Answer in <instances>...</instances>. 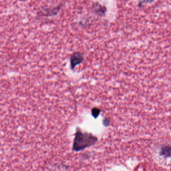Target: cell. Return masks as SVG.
I'll return each instance as SVG.
<instances>
[{
	"mask_svg": "<svg viewBox=\"0 0 171 171\" xmlns=\"http://www.w3.org/2000/svg\"><path fill=\"white\" fill-rule=\"evenodd\" d=\"M98 141V138L91 133H83L80 129H77L74 139L73 150L80 152L87 148L95 145Z\"/></svg>",
	"mask_w": 171,
	"mask_h": 171,
	"instance_id": "cell-1",
	"label": "cell"
},
{
	"mask_svg": "<svg viewBox=\"0 0 171 171\" xmlns=\"http://www.w3.org/2000/svg\"><path fill=\"white\" fill-rule=\"evenodd\" d=\"M84 59V56L80 52H75L70 57V65L72 69L75 68L76 66L82 63Z\"/></svg>",
	"mask_w": 171,
	"mask_h": 171,
	"instance_id": "cell-2",
	"label": "cell"
},
{
	"mask_svg": "<svg viewBox=\"0 0 171 171\" xmlns=\"http://www.w3.org/2000/svg\"><path fill=\"white\" fill-rule=\"evenodd\" d=\"M160 154L165 158L171 157V144L162 146Z\"/></svg>",
	"mask_w": 171,
	"mask_h": 171,
	"instance_id": "cell-3",
	"label": "cell"
},
{
	"mask_svg": "<svg viewBox=\"0 0 171 171\" xmlns=\"http://www.w3.org/2000/svg\"><path fill=\"white\" fill-rule=\"evenodd\" d=\"M94 11L97 14H99L101 15H103L105 14L106 9L105 7H102L99 4H95L94 5Z\"/></svg>",
	"mask_w": 171,
	"mask_h": 171,
	"instance_id": "cell-4",
	"label": "cell"
},
{
	"mask_svg": "<svg viewBox=\"0 0 171 171\" xmlns=\"http://www.w3.org/2000/svg\"><path fill=\"white\" fill-rule=\"evenodd\" d=\"M101 111L98 108H94L92 109V115L95 118H96L99 115Z\"/></svg>",
	"mask_w": 171,
	"mask_h": 171,
	"instance_id": "cell-5",
	"label": "cell"
},
{
	"mask_svg": "<svg viewBox=\"0 0 171 171\" xmlns=\"http://www.w3.org/2000/svg\"><path fill=\"white\" fill-rule=\"evenodd\" d=\"M141 3L149 4L152 3L155 0H140Z\"/></svg>",
	"mask_w": 171,
	"mask_h": 171,
	"instance_id": "cell-6",
	"label": "cell"
}]
</instances>
